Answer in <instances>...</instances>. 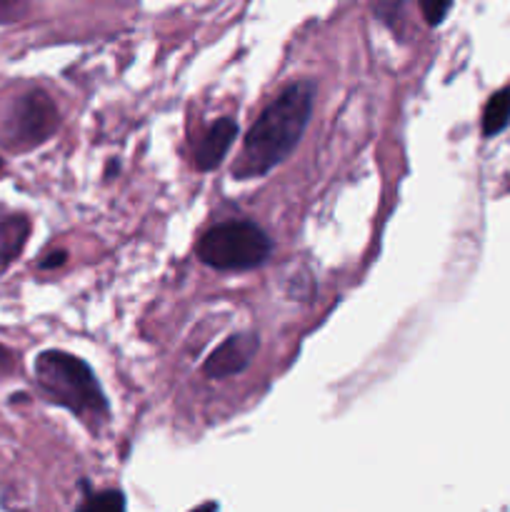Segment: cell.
<instances>
[{
  "mask_svg": "<svg viewBox=\"0 0 510 512\" xmlns=\"http://www.w3.org/2000/svg\"><path fill=\"white\" fill-rule=\"evenodd\" d=\"M315 103V85L310 80H298L288 85L245 135L243 153L233 165L238 180L258 178L278 168L295 150L310 123Z\"/></svg>",
  "mask_w": 510,
  "mask_h": 512,
  "instance_id": "1",
  "label": "cell"
},
{
  "mask_svg": "<svg viewBox=\"0 0 510 512\" xmlns=\"http://www.w3.org/2000/svg\"><path fill=\"white\" fill-rule=\"evenodd\" d=\"M33 375L45 398L68 408L88 425L108 420V400L85 360L65 350H43L35 358Z\"/></svg>",
  "mask_w": 510,
  "mask_h": 512,
  "instance_id": "2",
  "label": "cell"
},
{
  "mask_svg": "<svg viewBox=\"0 0 510 512\" xmlns=\"http://www.w3.org/2000/svg\"><path fill=\"white\" fill-rule=\"evenodd\" d=\"M273 253V243L260 225L250 220H228L200 238L198 258L208 268L240 273V270L260 268Z\"/></svg>",
  "mask_w": 510,
  "mask_h": 512,
  "instance_id": "3",
  "label": "cell"
},
{
  "mask_svg": "<svg viewBox=\"0 0 510 512\" xmlns=\"http://www.w3.org/2000/svg\"><path fill=\"white\" fill-rule=\"evenodd\" d=\"M60 128V113L55 100L45 90H28L18 95L5 118V143L18 153L48 143Z\"/></svg>",
  "mask_w": 510,
  "mask_h": 512,
  "instance_id": "4",
  "label": "cell"
},
{
  "mask_svg": "<svg viewBox=\"0 0 510 512\" xmlns=\"http://www.w3.org/2000/svg\"><path fill=\"white\" fill-rule=\"evenodd\" d=\"M260 348L258 333H238L230 335L225 343L210 353V358L203 363V375L210 380H223L230 375H238L253 363L255 353Z\"/></svg>",
  "mask_w": 510,
  "mask_h": 512,
  "instance_id": "5",
  "label": "cell"
},
{
  "mask_svg": "<svg viewBox=\"0 0 510 512\" xmlns=\"http://www.w3.org/2000/svg\"><path fill=\"white\" fill-rule=\"evenodd\" d=\"M235 135H238V123L233 118H220L213 125H208V130L195 143V168L203 170V173L218 168L228 155Z\"/></svg>",
  "mask_w": 510,
  "mask_h": 512,
  "instance_id": "6",
  "label": "cell"
},
{
  "mask_svg": "<svg viewBox=\"0 0 510 512\" xmlns=\"http://www.w3.org/2000/svg\"><path fill=\"white\" fill-rule=\"evenodd\" d=\"M30 238L28 215H8L0 220V270H8L23 253Z\"/></svg>",
  "mask_w": 510,
  "mask_h": 512,
  "instance_id": "7",
  "label": "cell"
},
{
  "mask_svg": "<svg viewBox=\"0 0 510 512\" xmlns=\"http://www.w3.org/2000/svg\"><path fill=\"white\" fill-rule=\"evenodd\" d=\"M510 120V88L500 90L490 98V103L485 105V115H483V133L488 138L498 135L500 130L508 125Z\"/></svg>",
  "mask_w": 510,
  "mask_h": 512,
  "instance_id": "8",
  "label": "cell"
},
{
  "mask_svg": "<svg viewBox=\"0 0 510 512\" xmlns=\"http://www.w3.org/2000/svg\"><path fill=\"white\" fill-rule=\"evenodd\" d=\"M405 3L408 0H378L375 5V18L383 20L388 28L395 33H403V20H405Z\"/></svg>",
  "mask_w": 510,
  "mask_h": 512,
  "instance_id": "9",
  "label": "cell"
},
{
  "mask_svg": "<svg viewBox=\"0 0 510 512\" xmlns=\"http://www.w3.org/2000/svg\"><path fill=\"white\" fill-rule=\"evenodd\" d=\"M83 510H103V512H115L125 510V498L120 490H105V493H90L88 498L80 503Z\"/></svg>",
  "mask_w": 510,
  "mask_h": 512,
  "instance_id": "10",
  "label": "cell"
},
{
  "mask_svg": "<svg viewBox=\"0 0 510 512\" xmlns=\"http://www.w3.org/2000/svg\"><path fill=\"white\" fill-rule=\"evenodd\" d=\"M450 5H453V0H418V8L420 13H423L425 23L430 25V28H435V25H440L445 20V15H448Z\"/></svg>",
  "mask_w": 510,
  "mask_h": 512,
  "instance_id": "11",
  "label": "cell"
},
{
  "mask_svg": "<svg viewBox=\"0 0 510 512\" xmlns=\"http://www.w3.org/2000/svg\"><path fill=\"white\" fill-rule=\"evenodd\" d=\"M30 0H0V25L15 23L25 15Z\"/></svg>",
  "mask_w": 510,
  "mask_h": 512,
  "instance_id": "12",
  "label": "cell"
},
{
  "mask_svg": "<svg viewBox=\"0 0 510 512\" xmlns=\"http://www.w3.org/2000/svg\"><path fill=\"white\" fill-rule=\"evenodd\" d=\"M68 260V253L65 250H50L48 255H45L43 260H40V268L43 270H53V268H60V265Z\"/></svg>",
  "mask_w": 510,
  "mask_h": 512,
  "instance_id": "13",
  "label": "cell"
},
{
  "mask_svg": "<svg viewBox=\"0 0 510 512\" xmlns=\"http://www.w3.org/2000/svg\"><path fill=\"white\" fill-rule=\"evenodd\" d=\"M10 363H13V355H10V350L5 348V345H0V365L5 368V365H10Z\"/></svg>",
  "mask_w": 510,
  "mask_h": 512,
  "instance_id": "14",
  "label": "cell"
},
{
  "mask_svg": "<svg viewBox=\"0 0 510 512\" xmlns=\"http://www.w3.org/2000/svg\"><path fill=\"white\" fill-rule=\"evenodd\" d=\"M3 165H5V163H3V158H0V173H3Z\"/></svg>",
  "mask_w": 510,
  "mask_h": 512,
  "instance_id": "15",
  "label": "cell"
}]
</instances>
